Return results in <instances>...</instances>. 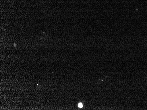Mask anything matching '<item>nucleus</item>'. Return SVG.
Listing matches in <instances>:
<instances>
[{
	"instance_id": "nucleus-1",
	"label": "nucleus",
	"mask_w": 147,
	"mask_h": 110,
	"mask_svg": "<svg viewBox=\"0 0 147 110\" xmlns=\"http://www.w3.org/2000/svg\"><path fill=\"white\" fill-rule=\"evenodd\" d=\"M78 107H80V108H82V107H83V105H82V103H79V104H78Z\"/></svg>"
}]
</instances>
